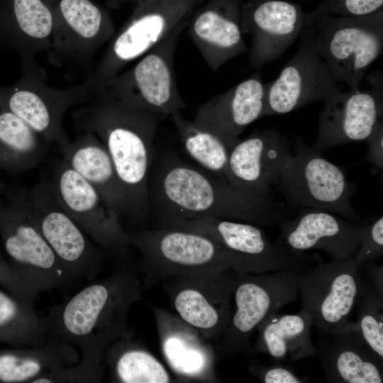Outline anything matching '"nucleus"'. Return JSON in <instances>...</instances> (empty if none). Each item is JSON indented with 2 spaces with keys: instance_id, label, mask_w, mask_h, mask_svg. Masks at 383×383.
I'll use <instances>...</instances> for the list:
<instances>
[{
  "instance_id": "f257e3e1",
  "label": "nucleus",
  "mask_w": 383,
  "mask_h": 383,
  "mask_svg": "<svg viewBox=\"0 0 383 383\" xmlns=\"http://www.w3.org/2000/svg\"><path fill=\"white\" fill-rule=\"evenodd\" d=\"M143 290L138 270L125 265L104 279L91 281L50 309L47 340L77 348L79 352V362L61 370L62 382L102 380L106 348L119 338L134 335L128 315Z\"/></svg>"
},
{
  "instance_id": "f03ea898",
  "label": "nucleus",
  "mask_w": 383,
  "mask_h": 383,
  "mask_svg": "<svg viewBox=\"0 0 383 383\" xmlns=\"http://www.w3.org/2000/svg\"><path fill=\"white\" fill-rule=\"evenodd\" d=\"M150 216L170 219L213 217L277 226L288 220L271 196L240 192L213 173L167 152L152 163L148 184Z\"/></svg>"
},
{
  "instance_id": "7ed1b4c3",
  "label": "nucleus",
  "mask_w": 383,
  "mask_h": 383,
  "mask_svg": "<svg viewBox=\"0 0 383 383\" xmlns=\"http://www.w3.org/2000/svg\"><path fill=\"white\" fill-rule=\"evenodd\" d=\"M75 127L94 133L105 146L123 189L130 211L128 231L143 228L150 217L149 176L154 139L166 116L126 107L96 92L72 115Z\"/></svg>"
},
{
  "instance_id": "20e7f679",
  "label": "nucleus",
  "mask_w": 383,
  "mask_h": 383,
  "mask_svg": "<svg viewBox=\"0 0 383 383\" xmlns=\"http://www.w3.org/2000/svg\"><path fill=\"white\" fill-rule=\"evenodd\" d=\"M128 231L139 253L137 270L143 290L183 274L223 270L263 273L250 260L199 233L162 227Z\"/></svg>"
},
{
  "instance_id": "39448f33",
  "label": "nucleus",
  "mask_w": 383,
  "mask_h": 383,
  "mask_svg": "<svg viewBox=\"0 0 383 383\" xmlns=\"http://www.w3.org/2000/svg\"><path fill=\"white\" fill-rule=\"evenodd\" d=\"M316 49L336 82L359 89L383 48V10L359 17L306 13Z\"/></svg>"
},
{
  "instance_id": "423d86ee",
  "label": "nucleus",
  "mask_w": 383,
  "mask_h": 383,
  "mask_svg": "<svg viewBox=\"0 0 383 383\" xmlns=\"http://www.w3.org/2000/svg\"><path fill=\"white\" fill-rule=\"evenodd\" d=\"M189 21L172 30L131 68L97 85L96 92L126 107L166 117L187 108L177 84L174 56Z\"/></svg>"
},
{
  "instance_id": "0eeeda50",
  "label": "nucleus",
  "mask_w": 383,
  "mask_h": 383,
  "mask_svg": "<svg viewBox=\"0 0 383 383\" xmlns=\"http://www.w3.org/2000/svg\"><path fill=\"white\" fill-rule=\"evenodd\" d=\"M301 272L281 270L264 273L236 271L233 293L234 309L216 353L230 357L250 355V338L268 315L294 301L299 294Z\"/></svg>"
},
{
  "instance_id": "6e6552de",
  "label": "nucleus",
  "mask_w": 383,
  "mask_h": 383,
  "mask_svg": "<svg viewBox=\"0 0 383 383\" xmlns=\"http://www.w3.org/2000/svg\"><path fill=\"white\" fill-rule=\"evenodd\" d=\"M46 77L43 70L22 71L14 84L0 85V109L15 114L59 148L70 142L63 126L66 112L74 106L91 102L96 87L88 77L79 84L56 88L46 84Z\"/></svg>"
},
{
  "instance_id": "1a4fd4ad",
  "label": "nucleus",
  "mask_w": 383,
  "mask_h": 383,
  "mask_svg": "<svg viewBox=\"0 0 383 383\" xmlns=\"http://www.w3.org/2000/svg\"><path fill=\"white\" fill-rule=\"evenodd\" d=\"M0 236L9 261L38 295L73 281L25 208L18 187H6L0 203Z\"/></svg>"
},
{
  "instance_id": "9d476101",
  "label": "nucleus",
  "mask_w": 383,
  "mask_h": 383,
  "mask_svg": "<svg viewBox=\"0 0 383 383\" xmlns=\"http://www.w3.org/2000/svg\"><path fill=\"white\" fill-rule=\"evenodd\" d=\"M277 186L289 204L340 215L356 223L360 216L351 201L354 190L343 170L297 138Z\"/></svg>"
},
{
  "instance_id": "9b49d317",
  "label": "nucleus",
  "mask_w": 383,
  "mask_h": 383,
  "mask_svg": "<svg viewBox=\"0 0 383 383\" xmlns=\"http://www.w3.org/2000/svg\"><path fill=\"white\" fill-rule=\"evenodd\" d=\"M18 189L27 211L73 280H94L106 267V251L96 245L59 205L50 180H41L28 191Z\"/></svg>"
},
{
  "instance_id": "f8f14e48",
  "label": "nucleus",
  "mask_w": 383,
  "mask_h": 383,
  "mask_svg": "<svg viewBox=\"0 0 383 383\" xmlns=\"http://www.w3.org/2000/svg\"><path fill=\"white\" fill-rule=\"evenodd\" d=\"M204 0H145L109 40L106 50L89 77L96 87L136 60L183 23L188 22Z\"/></svg>"
},
{
  "instance_id": "ddd939ff",
  "label": "nucleus",
  "mask_w": 383,
  "mask_h": 383,
  "mask_svg": "<svg viewBox=\"0 0 383 383\" xmlns=\"http://www.w3.org/2000/svg\"><path fill=\"white\" fill-rule=\"evenodd\" d=\"M360 270L355 258L333 260L311 265L300 273L299 293L304 309L322 333L355 331L349 318L356 306Z\"/></svg>"
},
{
  "instance_id": "4468645a",
  "label": "nucleus",
  "mask_w": 383,
  "mask_h": 383,
  "mask_svg": "<svg viewBox=\"0 0 383 383\" xmlns=\"http://www.w3.org/2000/svg\"><path fill=\"white\" fill-rule=\"evenodd\" d=\"M236 271L178 274L160 283L178 316L208 340H219L231 316Z\"/></svg>"
},
{
  "instance_id": "2eb2a0df",
  "label": "nucleus",
  "mask_w": 383,
  "mask_h": 383,
  "mask_svg": "<svg viewBox=\"0 0 383 383\" xmlns=\"http://www.w3.org/2000/svg\"><path fill=\"white\" fill-rule=\"evenodd\" d=\"M157 227L186 230L206 235L250 260L263 272L287 270L303 272L322 262L317 255L294 252L284 245L272 244L261 228L247 222L205 217L166 220L158 223Z\"/></svg>"
},
{
  "instance_id": "dca6fc26",
  "label": "nucleus",
  "mask_w": 383,
  "mask_h": 383,
  "mask_svg": "<svg viewBox=\"0 0 383 383\" xmlns=\"http://www.w3.org/2000/svg\"><path fill=\"white\" fill-rule=\"evenodd\" d=\"M49 180L59 205L99 248L122 255L132 246L128 230L102 196L62 159L54 164Z\"/></svg>"
},
{
  "instance_id": "f3484780",
  "label": "nucleus",
  "mask_w": 383,
  "mask_h": 383,
  "mask_svg": "<svg viewBox=\"0 0 383 383\" xmlns=\"http://www.w3.org/2000/svg\"><path fill=\"white\" fill-rule=\"evenodd\" d=\"M298 48L279 77L266 84L262 117L283 114L310 103L326 101L341 89L319 55L311 27L305 22Z\"/></svg>"
},
{
  "instance_id": "a211bd4d",
  "label": "nucleus",
  "mask_w": 383,
  "mask_h": 383,
  "mask_svg": "<svg viewBox=\"0 0 383 383\" xmlns=\"http://www.w3.org/2000/svg\"><path fill=\"white\" fill-rule=\"evenodd\" d=\"M115 33L109 13L92 0H58L49 59L57 65H84Z\"/></svg>"
},
{
  "instance_id": "6ab92c4d",
  "label": "nucleus",
  "mask_w": 383,
  "mask_h": 383,
  "mask_svg": "<svg viewBox=\"0 0 383 383\" xmlns=\"http://www.w3.org/2000/svg\"><path fill=\"white\" fill-rule=\"evenodd\" d=\"M306 13L284 0H244L241 29L251 35L249 63L255 69L279 58L299 38Z\"/></svg>"
},
{
  "instance_id": "aec40b11",
  "label": "nucleus",
  "mask_w": 383,
  "mask_h": 383,
  "mask_svg": "<svg viewBox=\"0 0 383 383\" xmlns=\"http://www.w3.org/2000/svg\"><path fill=\"white\" fill-rule=\"evenodd\" d=\"M373 84L372 89L340 91L324 101L313 149L321 152L349 143L366 142L382 117V83Z\"/></svg>"
},
{
  "instance_id": "412c9836",
  "label": "nucleus",
  "mask_w": 383,
  "mask_h": 383,
  "mask_svg": "<svg viewBox=\"0 0 383 383\" xmlns=\"http://www.w3.org/2000/svg\"><path fill=\"white\" fill-rule=\"evenodd\" d=\"M292 155L285 135L276 130L257 131L229 150V172L240 192L269 197Z\"/></svg>"
},
{
  "instance_id": "4be33fe9",
  "label": "nucleus",
  "mask_w": 383,
  "mask_h": 383,
  "mask_svg": "<svg viewBox=\"0 0 383 383\" xmlns=\"http://www.w3.org/2000/svg\"><path fill=\"white\" fill-rule=\"evenodd\" d=\"M244 0H204L187 26L190 38L213 72L245 52L241 29Z\"/></svg>"
},
{
  "instance_id": "5701e85b",
  "label": "nucleus",
  "mask_w": 383,
  "mask_h": 383,
  "mask_svg": "<svg viewBox=\"0 0 383 383\" xmlns=\"http://www.w3.org/2000/svg\"><path fill=\"white\" fill-rule=\"evenodd\" d=\"M298 216L280 226V245L294 252L326 251L333 260L355 257L363 234L357 225L321 209L301 208Z\"/></svg>"
},
{
  "instance_id": "b1692460",
  "label": "nucleus",
  "mask_w": 383,
  "mask_h": 383,
  "mask_svg": "<svg viewBox=\"0 0 383 383\" xmlns=\"http://www.w3.org/2000/svg\"><path fill=\"white\" fill-rule=\"evenodd\" d=\"M58 0H0V40L20 56L23 71H39L36 55L51 45Z\"/></svg>"
},
{
  "instance_id": "393cba45",
  "label": "nucleus",
  "mask_w": 383,
  "mask_h": 383,
  "mask_svg": "<svg viewBox=\"0 0 383 383\" xmlns=\"http://www.w3.org/2000/svg\"><path fill=\"white\" fill-rule=\"evenodd\" d=\"M266 84L259 72L198 108L193 122L218 137L229 150L246 127L262 117Z\"/></svg>"
},
{
  "instance_id": "a878e982",
  "label": "nucleus",
  "mask_w": 383,
  "mask_h": 383,
  "mask_svg": "<svg viewBox=\"0 0 383 383\" xmlns=\"http://www.w3.org/2000/svg\"><path fill=\"white\" fill-rule=\"evenodd\" d=\"M162 355L180 379L213 382L216 350L202 334L177 314L151 306Z\"/></svg>"
},
{
  "instance_id": "bb28decb",
  "label": "nucleus",
  "mask_w": 383,
  "mask_h": 383,
  "mask_svg": "<svg viewBox=\"0 0 383 383\" xmlns=\"http://www.w3.org/2000/svg\"><path fill=\"white\" fill-rule=\"evenodd\" d=\"M62 159L90 183L127 230L128 202L105 146L91 132H82L74 141L59 148Z\"/></svg>"
},
{
  "instance_id": "cd10ccee",
  "label": "nucleus",
  "mask_w": 383,
  "mask_h": 383,
  "mask_svg": "<svg viewBox=\"0 0 383 383\" xmlns=\"http://www.w3.org/2000/svg\"><path fill=\"white\" fill-rule=\"evenodd\" d=\"M316 353L328 382H383V361L357 332L322 333Z\"/></svg>"
},
{
  "instance_id": "c85d7f7f",
  "label": "nucleus",
  "mask_w": 383,
  "mask_h": 383,
  "mask_svg": "<svg viewBox=\"0 0 383 383\" xmlns=\"http://www.w3.org/2000/svg\"><path fill=\"white\" fill-rule=\"evenodd\" d=\"M312 326L313 318L304 309L296 314L273 312L257 326L252 350L289 362L313 356L316 348L310 335Z\"/></svg>"
},
{
  "instance_id": "c756f323",
  "label": "nucleus",
  "mask_w": 383,
  "mask_h": 383,
  "mask_svg": "<svg viewBox=\"0 0 383 383\" xmlns=\"http://www.w3.org/2000/svg\"><path fill=\"white\" fill-rule=\"evenodd\" d=\"M79 360L76 349L51 340L39 346L0 349V383H30L45 372Z\"/></svg>"
},
{
  "instance_id": "7c9ffc66",
  "label": "nucleus",
  "mask_w": 383,
  "mask_h": 383,
  "mask_svg": "<svg viewBox=\"0 0 383 383\" xmlns=\"http://www.w3.org/2000/svg\"><path fill=\"white\" fill-rule=\"evenodd\" d=\"M133 336L119 338L105 350L104 366L111 382L168 383L172 379L166 367Z\"/></svg>"
},
{
  "instance_id": "2f4dec72",
  "label": "nucleus",
  "mask_w": 383,
  "mask_h": 383,
  "mask_svg": "<svg viewBox=\"0 0 383 383\" xmlns=\"http://www.w3.org/2000/svg\"><path fill=\"white\" fill-rule=\"evenodd\" d=\"M41 138L17 116L0 109V170L16 174L35 167L45 153Z\"/></svg>"
},
{
  "instance_id": "473e14b6",
  "label": "nucleus",
  "mask_w": 383,
  "mask_h": 383,
  "mask_svg": "<svg viewBox=\"0 0 383 383\" xmlns=\"http://www.w3.org/2000/svg\"><path fill=\"white\" fill-rule=\"evenodd\" d=\"M48 340V322L33 304L23 301L0 288V343L34 347Z\"/></svg>"
},
{
  "instance_id": "72a5a7b5",
  "label": "nucleus",
  "mask_w": 383,
  "mask_h": 383,
  "mask_svg": "<svg viewBox=\"0 0 383 383\" xmlns=\"http://www.w3.org/2000/svg\"><path fill=\"white\" fill-rule=\"evenodd\" d=\"M170 116L183 147L191 158L199 166L238 191L229 172V151L224 143L213 133L197 126L193 121L185 119L180 111Z\"/></svg>"
},
{
  "instance_id": "f704fd0d",
  "label": "nucleus",
  "mask_w": 383,
  "mask_h": 383,
  "mask_svg": "<svg viewBox=\"0 0 383 383\" xmlns=\"http://www.w3.org/2000/svg\"><path fill=\"white\" fill-rule=\"evenodd\" d=\"M356 306L359 314L355 332L383 361V294L377 291L368 277L361 275Z\"/></svg>"
},
{
  "instance_id": "c9c22d12",
  "label": "nucleus",
  "mask_w": 383,
  "mask_h": 383,
  "mask_svg": "<svg viewBox=\"0 0 383 383\" xmlns=\"http://www.w3.org/2000/svg\"><path fill=\"white\" fill-rule=\"evenodd\" d=\"M383 10V0H323L311 13L340 17H359Z\"/></svg>"
},
{
  "instance_id": "e433bc0d",
  "label": "nucleus",
  "mask_w": 383,
  "mask_h": 383,
  "mask_svg": "<svg viewBox=\"0 0 383 383\" xmlns=\"http://www.w3.org/2000/svg\"><path fill=\"white\" fill-rule=\"evenodd\" d=\"M383 255V217L367 225H364L363 234L357 251L354 257L360 266L367 262H374Z\"/></svg>"
},
{
  "instance_id": "4c0bfd02",
  "label": "nucleus",
  "mask_w": 383,
  "mask_h": 383,
  "mask_svg": "<svg viewBox=\"0 0 383 383\" xmlns=\"http://www.w3.org/2000/svg\"><path fill=\"white\" fill-rule=\"evenodd\" d=\"M0 287L19 299L33 304L38 294L23 280L9 260L0 254Z\"/></svg>"
},
{
  "instance_id": "58836bf2",
  "label": "nucleus",
  "mask_w": 383,
  "mask_h": 383,
  "mask_svg": "<svg viewBox=\"0 0 383 383\" xmlns=\"http://www.w3.org/2000/svg\"><path fill=\"white\" fill-rule=\"evenodd\" d=\"M248 371L265 383H301L306 382L291 369L279 365L265 366L257 362H250Z\"/></svg>"
},
{
  "instance_id": "ea45409f",
  "label": "nucleus",
  "mask_w": 383,
  "mask_h": 383,
  "mask_svg": "<svg viewBox=\"0 0 383 383\" xmlns=\"http://www.w3.org/2000/svg\"><path fill=\"white\" fill-rule=\"evenodd\" d=\"M368 148L366 159L375 167L383 168V123L379 120L371 133L366 140Z\"/></svg>"
},
{
  "instance_id": "a19ab883",
  "label": "nucleus",
  "mask_w": 383,
  "mask_h": 383,
  "mask_svg": "<svg viewBox=\"0 0 383 383\" xmlns=\"http://www.w3.org/2000/svg\"><path fill=\"white\" fill-rule=\"evenodd\" d=\"M361 270H364L368 275L374 287L377 291L383 294V267L382 265H375L374 262H367L359 266Z\"/></svg>"
},
{
  "instance_id": "79ce46f5",
  "label": "nucleus",
  "mask_w": 383,
  "mask_h": 383,
  "mask_svg": "<svg viewBox=\"0 0 383 383\" xmlns=\"http://www.w3.org/2000/svg\"><path fill=\"white\" fill-rule=\"evenodd\" d=\"M107 3L110 7L116 8L123 3V0H107Z\"/></svg>"
},
{
  "instance_id": "37998d69",
  "label": "nucleus",
  "mask_w": 383,
  "mask_h": 383,
  "mask_svg": "<svg viewBox=\"0 0 383 383\" xmlns=\"http://www.w3.org/2000/svg\"><path fill=\"white\" fill-rule=\"evenodd\" d=\"M6 188V186H5V184L1 181H0V203H1L4 199V194Z\"/></svg>"
},
{
  "instance_id": "c03bdc74",
  "label": "nucleus",
  "mask_w": 383,
  "mask_h": 383,
  "mask_svg": "<svg viewBox=\"0 0 383 383\" xmlns=\"http://www.w3.org/2000/svg\"><path fill=\"white\" fill-rule=\"evenodd\" d=\"M143 1H145V0H123V2H124V1H133V2H137V4H138V3L141 2Z\"/></svg>"
}]
</instances>
